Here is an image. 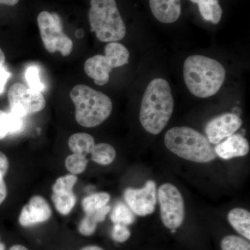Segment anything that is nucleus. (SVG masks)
<instances>
[{"instance_id": "1", "label": "nucleus", "mask_w": 250, "mask_h": 250, "mask_svg": "<svg viewBox=\"0 0 250 250\" xmlns=\"http://www.w3.org/2000/svg\"><path fill=\"white\" fill-rule=\"evenodd\" d=\"M174 110V99L168 82L161 78L148 84L140 109V122L151 134H160L167 126Z\"/></svg>"}, {"instance_id": "2", "label": "nucleus", "mask_w": 250, "mask_h": 250, "mask_svg": "<svg viewBox=\"0 0 250 250\" xmlns=\"http://www.w3.org/2000/svg\"><path fill=\"white\" fill-rule=\"evenodd\" d=\"M226 77L223 65L215 59L192 55L184 64V78L188 89L197 98H207L219 91Z\"/></svg>"}, {"instance_id": "3", "label": "nucleus", "mask_w": 250, "mask_h": 250, "mask_svg": "<svg viewBox=\"0 0 250 250\" xmlns=\"http://www.w3.org/2000/svg\"><path fill=\"white\" fill-rule=\"evenodd\" d=\"M166 147L179 157L192 162H210L216 158L214 149L201 133L188 126H176L165 135Z\"/></svg>"}, {"instance_id": "4", "label": "nucleus", "mask_w": 250, "mask_h": 250, "mask_svg": "<svg viewBox=\"0 0 250 250\" xmlns=\"http://www.w3.org/2000/svg\"><path fill=\"white\" fill-rule=\"evenodd\" d=\"M75 104V119L85 127H95L101 125L111 115L113 104L107 95L87 85L80 84L70 92Z\"/></svg>"}, {"instance_id": "5", "label": "nucleus", "mask_w": 250, "mask_h": 250, "mask_svg": "<svg viewBox=\"0 0 250 250\" xmlns=\"http://www.w3.org/2000/svg\"><path fill=\"white\" fill-rule=\"evenodd\" d=\"M88 20L90 30L102 42H118L126 35V27L116 0H90Z\"/></svg>"}, {"instance_id": "6", "label": "nucleus", "mask_w": 250, "mask_h": 250, "mask_svg": "<svg viewBox=\"0 0 250 250\" xmlns=\"http://www.w3.org/2000/svg\"><path fill=\"white\" fill-rule=\"evenodd\" d=\"M129 59V51L123 44L108 42L105 47L104 56L98 54L85 62L84 71L97 85H104L109 81L112 70L126 65Z\"/></svg>"}, {"instance_id": "7", "label": "nucleus", "mask_w": 250, "mask_h": 250, "mask_svg": "<svg viewBox=\"0 0 250 250\" xmlns=\"http://www.w3.org/2000/svg\"><path fill=\"white\" fill-rule=\"evenodd\" d=\"M37 21L46 50L49 53L59 52L63 57L70 55L73 49V42L63 32L60 16L43 11L38 16Z\"/></svg>"}, {"instance_id": "8", "label": "nucleus", "mask_w": 250, "mask_h": 250, "mask_svg": "<svg viewBox=\"0 0 250 250\" xmlns=\"http://www.w3.org/2000/svg\"><path fill=\"white\" fill-rule=\"evenodd\" d=\"M157 198L163 223L169 229H177L185 218V205L182 194L172 184L166 183L159 187Z\"/></svg>"}, {"instance_id": "9", "label": "nucleus", "mask_w": 250, "mask_h": 250, "mask_svg": "<svg viewBox=\"0 0 250 250\" xmlns=\"http://www.w3.org/2000/svg\"><path fill=\"white\" fill-rule=\"evenodd\" d=\"M8 99L11 112L21 118L40 112L46 106L45 99L41 92L21 83L11 85L8 92Z\"/></svg>"}, {"instance_id": "10", "label": "nucleus", "mask_w": 250, "mask_h": 250, "mask_svg": "<svg viewBox=\"0 0 250 250\" xmlns=\"http://www.w3.org/2000/svg\"><path fill=\"white\" fill-rule=\"evenodd\" d=\"M124 197L130 209L139 216L152 214L155 210L157 202L156 184L154 181L146 182L143 188L126 189Z\"/></svg>"}, {"instance_id": "11", "label": "nucleus", "mask_w": 250, "mask_h": 250, "mask_svg": "<svg viewBox=\"0 0 250 250\" xmlns=\"http://www.w3.org/2000/svg\"><path fill=\"white\" fill-rule=\"evenodd\" d=\"M78 178L75 174H67L57 179L52 186V200L56 209L61 214H69L76 205L73 191Z\"/></svg>"}, {"instance_id": "12", "label": "nucleus", "mask_w": 250, "mask_h": 250, "mask_svg": "<svg viewBox=\"0 0 250 250\" xmlns=\"http://www.w3.org/2000/svg\"><path fill=\"white\" fill-rule=\"evenodd\" d=\"M243 125V121L235 113H224L207 123L205 133L211 144L217 145L234 134Z\"/></svg>"}, {"instance_id": "13", "label": "nucleus", "mask_w": 250, "mask_h": 250, "mask_svg": "<svg viewBox=\"0 0 250 250\" xmlns=\"http://www.w3.org/2000/svg\"><path fill=\"white\" fill-rule=\"evenodd\" d=\"M52 213L50 206L45 199L40 195H34L21 210L19 223L24 228L32 227L47 221Z\"/></svg>"}, {"instance_id": "14", "label": "nucleus", "mask_w": 250, "mask_h": 250, "mask_svg": "<svg viewBox=\"0 0 250 250\" xmlns=\"http://www.w3.org/2000/svg\"><path fill=\"white\" fill-rule=\"evenodd\" d=\"M214 151L216 156L228 160L246 156L250 152V144L241 134H233L223 142L217 144Z\"/></svg>"}, {"instance_id": "15", "label": "nucleus", "mask_w": 250, "mask_h": 250, "mask_svg": "<svg viewBox=\"0 0 250 250\" xmlns=\"http://www.w3.org/2000/svg\"><path fill=\"white\" fill-rule=\"evenodd\" d=\"M151 11L159 22L170 24L179 19L182 13L181 0H149Z\"/></svg>"}, {"instance_id": "16", "label": "nucleus", "mask_w": 250, "mask_h": 250, "mask_svg": "<svg viewBox=\"0 0 250 250\" xmlns=\"http://www.w3.org/2000/svg\"><path fill=\"white\" fill-rule=\"evenodd\" d=\"M25 127L24 118L16 116L12 112L0 110V140L10 135L20 134Z\"/></svg>"}, {"instance_id": "17", "label": "nucleus", "mask_w": 250, "mask_h": 250, "mask_svg": "<svg viewBox=\"0 0 250 250\" xmlns=\"http://www.w3.org/2000/svg\"><path fill=\"white\" fill-rule=\"evenodd\" d=\"M110 211L111 207L106 205L96 211L85 214L79 225V232L84 236H92L96 231L98 224L104 221L106 215Z\"/></svg>"}, {"instance_id": "18", "label": "nucleus", "mask_w": 250, "mask_h": 250, "mask_svg": "<svg viewBox=\"0 0 250 250\" xmlns=\"http://www.w3.org/2000/svg\"><path fill=\"white\" fill-rule=\"evenodd\" d=\"M228 220L235 230L246 239L250 240V213L241 208L230 210Z\"/></svg>"}, {"instance_id": "19", "label": "nucleus", "mask_w": 250, "mask_h": 250, "mask_svg": "<svg viewBox=\"0 0 250 250\" xmlns=\"http://www.w3.org/2000/svg\"><path fill=\"white\" fill-rule=\"evenodd\" d=\"M198 5L202 18L212 24H217L221 21L223 9L219 0H190Z\"/></svg>"}, {"instance_id": "20", "label": "nucleus", "mask_w": 250, "mask_h": 250, "mask_svg": "<svg viewBox=\"0 0 250 250\" xmlns=\"http://www.w3.org/2000/svg\"><path fill=\"white\" fill-rule=\"evenodd\" d=\"M95 146V139L87 133H77L68 140V146L72 152L85 156L90 154Z\"/></svg>"}, {"instance_id": "21", "label": "nucleus", "mask_w": 250, "mask_h": 250, "mask_svg": "<svg viewBox=\"0 0 250 250\" xmlns=\"http://www.w3.org/2000/svg\"><path fill=\"white\" fill-rule=\"evenodd\" d=\"M91 160L100 165L107 166L113 163L116 156L115 148L108 143H99L94 146Z\"/></svg>"}, {"instance_id": "22", "label": "nucleus", "mask_w": 250, "mask_h": 250, "mask_svg": "<svg viewBox=\"0 0 250 250\" xmlns=\"http://www.w3.org/2000/svg\"><path fill=\"white\" fill-rule=\"evenodd\" d=\"M111 197L107 192H96L83 199L82 207L85 214L91 213L107 205Z\"/></svg>"}, {"instance_id": "23", "label": "nucleus", "mask_w": 250, "mask_h": 250, "mask_svg": "<svg viewBox=\"0 0 250 250\" xmlns=\"http://www.w3.org/2000/svg\"><path fill=\"white\" fill-rule=\"evenodd\" d=\"M110 218L113 224H121L125 226L131 225L135 221V216L132 210L123 202H119L115 206Z\"/></svg>"}, {"instance_id": "24", "label": "nucleus", "mask_w": 250, "mask_h": 250, "mask_svg": "<svg viewBox=\"0 0 250 250\" xmlns=\"http://www.w3.org/2000/svg\"><path fill=\"white\" fill-rule=\"evenodd\" d=\"M88 160L86 156L73 153L65 159V167L70 173L80 174L83 173L86 169Z\"/></svg>"}, {"instance_id": "25", "label": "nucleus", "mask_w": 250, "mask_h": 250, "mask_svg": "<svg viewBox=\"0 0 250 250\" xmlns=\"http://www.w3.org/2000/svg\"><path fill=\"white\" fill-rule=\"evenodd\" d=\"M220 247L222 250H250L249 242L234 235L225 236Z\"/></svg>"}, {"instance_id": "26", "label": "nucleus", "mask_w": 250, "mask_h": 250, "mask_svg": "<svg viewBox=\"0 0 250 250\" xmlns=\"http://www.w3.org/2000/svg\"><path fill=\"white\" fill-rule=\"evenodd\" d=\"M24 77L29 88L40 92L45 90V85L41 81L39 70L36 65L28 67L24 73Z\"/></svg>"}, {"instance_id": "27", "label": "nucleus", "mask_w": 250, "mask_h": 250, "mask_svg": "<svg viewBox=\"0 0 250 250\" xmlns=\"http://www.w3.org/2000/svg\"><path fill=\"white\" fill-rule=\"evenodd\" d=\"M9 160L4 153L0 152V205L3 203L7 196V187L4 177L9 170Z\"/></svg>"}, {"instance_id": "28", "label": "nucleus", "mask_w": 250, "mask_h": 250, "mask_svg": "<svg viewBox=\"0 0 250 250\" xmlns=\"http://www.w3.org/2000/svg\"><path fill=\"white\" fill-rule=\"evenodd\" d=\"M112 238L117 243H125L131 236V231L127 227L121 224H114L113 229H112Z\"/></svg>"}, {"instance_id": "29", "label": "nucleus", "mask_w": 250, "mask_h": 250, "mask_svg": "<svg viewBox=\"0 0 250 250\" xmlns=\"http://www.w3.org/2000/svg\"><path fill=\"white\" fill-rule=\"evenodd\" d=\"M11 76V72L8 71L6 67L3 65L2 67H0V94L4 92L6 82Z\"/></svg>"}, {"instance_id": "30", "label": "nucleus", "mask_w": 250, "mask_h": 250, "mask_svg": "<svg viewBox=\"0 0 250 250\" xmlns=\"http://www.w3.org/2000/svg\"><path fill=\"white\" fill-rule=\"evenodd\" d=\"M19 0H0V4L8 5V6H15L17 4Z\"/></svg>"}, {"instance_id": "31", "label": "nucleus", "mask_w": 250, "mask_h": 250, "mask_svg": "<svg viewBox=\"0 0 250 250\" xmlns=\"http://www.w3.org/2000/svg\"><path fill=\"white\" fill-rule=\"evenodd\" d=\"M80 250H104L103 248L97 246H88L83 247Z\"/></svg>"}, {"instance_id": "32", "label": "nucleus", "mask_w": 250, "mask_h": 250, "mask_svg": "<svg viewBox=\"0 0 250 250\" xmlns=\"http://www.w3.org/2000/svg\"><path fill=\"white\" fill-rule=\"evenodd\" d=\"M5 61H6V57H5L4 53L3 52L2 49L0 48V67L4 65Z\"/></svg>"}, {"instance_id": "33", "label": "nucleus", "mask_w": 250, "mask_h": 250, "mask_svg": "<svg viewBox=\"0 0 250 250\" xmlns=\"http://www.w3.org/2000/svg\"><path fill=\"white\" fill-rule=\"evenodd\" d=\"M9 250H29L26 247L22 245H14L10 248Z\"/></svg>"}, {"instance_id": "34", "label": "nucleus", "mask_w": 250, "mask_h": 250, "mask_svg": "<svg viewBox=\"0 0 250 250\" xmlns=\"http://www.w3.org/2000/svg\"><path fill=\"white\" fill-rule=\"evenodd\" d=\"M6 250V247H5L4 243H0V250Z\"/></svg>"}]
</instances>
